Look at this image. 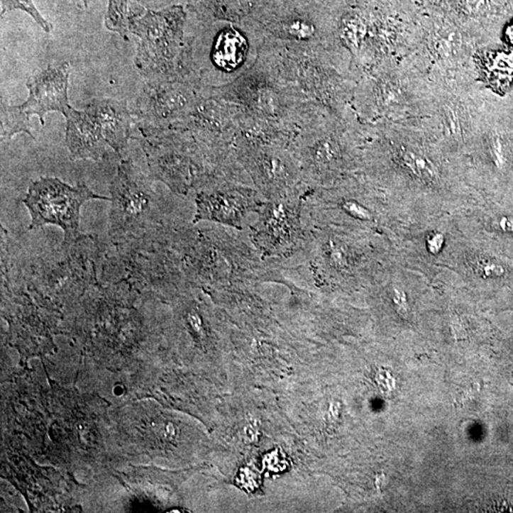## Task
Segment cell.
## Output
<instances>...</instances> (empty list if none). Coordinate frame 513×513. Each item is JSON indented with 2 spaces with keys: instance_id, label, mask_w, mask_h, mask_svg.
Here are the masks:
<instances>
[{
  "instance_id": "1",
  "label": "cell",
  "mask_w": 513,
  "mask_h": 513,
  "mask_svg": "<svg viewBox=\"0 0 513 513\" xmlns=\"http://www.w3.org/2000/svg\"><path fill=\"white\" fill-rule=\"evenodd\" d=\"M183 8L148 10L141 18H131L128 31L140 41L136 66L148 82L173 81L177 77L184 46Z\"/></svg>"
},
{
  "instance_id": "2",
  "label": "cell",
  "mask_w": 513,
  "mask_h": 513,
  "mask_svg": "<svg viewBox=\"0 0 513 513\" xmlns=\"http://www.w3.org/2000/svg\"><path fill=\"white\" fill-rule=\"evenodd\" d=\"M91 200L111 197L96 194L85 184L72 187L58 178L42 177L31 184L22 202L29 210L30 231L53 224L62 229L64 245L72 246L81 237V207Z\"/></svg>"
},
{
  "instance_id": "3",
  "label": "cell",
  "mask_w": 513,
  "mask_h": 513,
  "mask_svg": "<svg viewBox=\"0 0 513 513\" xmlns=\"http://www.w3.org/2000/svg\"><path fill=\"white\" fill-rule=\"evenodd\" d=\"M109 192V235L114 239L144 233L156 223L158 206L153 183L131 161L120 162Z\"/></svg>"
},
{
  "instance_id": "4",
  "label": "cell",
  "mask_w": 513,
  "mask_h": 513,
  "mask_svg": "<svg viewBox=\"0 0 513 513\" xmlns=\"http://www.w3.org/2000/svg\"><path fill=\"white\" fill-rule=\"evenodd\" d=\"M196 103L194 95L181 83L148 82L137 101L134 114L140 136L168 130L175 120L192 114Z\"/></svg>"
},
{
  "instance_id": "5",
  "label": "cell",
  "mask_w": 513,
  "mask_h": 513,
  "mask_svg": "<svg viewBox=\"0 0 513 513\" xmlns=\"http://www.w3.org/2000/svg\"><path fill=\"white\" fill-rule=\"evenodd\" d=\"M151 175L170 189L187 194L200 182L201 167L187 154L184 145L168 131L140 137Z\"/></svg>"
},
{
  "instance_id": "6",
  "label": "cell",
  "mask_w": 513,
  "mask_h": 513,
  "mask_svg": "<svg viewBox=\"0 0 513 513\" xmlns=\"http://www.w3.org/2000/svg\"><path fill=\"white\" fill-rule=\"evenodd\" d=\"M69 77L70 65L65 63L49 66L28 78L29 97L21 105L28 116H38L42 126L45 124V116L49 112H60L65 117L68 116L72 108L68 99Z\"/></svg>"
},
{
  "instance_id": "7",
  "label": "cell",
  "mask_w": 513,
  "mask_h": 513,
  "mask_svg": "<svg viewBox=\"0 0 513 513\" xmlns=\"http://www.w3.org/2000/svg\"><path fill=\"white\" fill-rule=\"evenodd\" d=\"M194 223L201 221H217L239 226L249 210L257 209L248 192L224 189H204L196 194Z\"/></svg>"
},
{
  "instance_id": "8",
  "label": "cell",
  "mask_w": 513,
  "mask_h": 513,
  "mask_svg": "<svg viewBox=\"0 0 513 513\" xmlns=\"http://www.w3.org/2000/svg\"><path fill=\"white\" fill-rule=\"evenodd\" d=\"M85 109L99 123L106 144L116 153L124 150L128 140L133 138L136 120L128 108L127 101L94 99L87 104Z\"/></svg>"
},
{
  "instance_id": "9",
  "label": "cell",
  "mask_w": 513,
  "mask_h": 513,
  "mask_svg": "<svg viewBox=\"0 0 513 513\" xmlns=\"http://www.w3.org/2000/svg\"><path fill=\"white\" fill-rule=\"evenodd\" d=\"M298 219L289 203H274L266 207L257 227L256 241L266 250L276 252L292 246Z\"/></svg>"
},
{
  "instance_id": "10",
  "label": "cell",
  "mask_w": 513,
  "mask_h": 513,
  "mask_svg": "<svg viewBox=\"0 0 513 513\" xmlns=\"http://www.w3.org/2000/svg\"><path fill=\"white\" fill-rule=\"evenodd\" d=\"M66 145L72 160H101L105 158L108 148L98 139L88 112L70 109L66 116Z\"/></svg>"
},
{
  "instance_id": "11",
  "label": "cell",
  "mask_w": 513,
  "mask_h": 513,
  "mask_svg": "<svg viewBox=\"0 0 513 513\" xmlns=\"http://www.w3.org/2000/svg\"><path fill=\"white\" fill-rule=\"evenodd\" d=\"M248 53L246 38L235 30H224L213 47V61L219 68L231 72L237 69L245 60Z\"/></svg>"
},
{
  "instance_id": "12",
  "label": "cell",
  "mask_w": 513,
  "mask_h": 513,
  "mask_svg": "<svg viewBox=\"0 0 513 513\" xmlns=\"http://www.w3.org/2000/svg\"><path fill=\"white\" fill-rule=\"evenodd\" d=\"M255 172L265 189L274 194L277 190L288 186L289 168L287 167V162L282 161L279 157L272 156L271 154L260 155L256 161Z\"/></svg>"
},
{
  "instance_id": "13",
  "label": "cell",
  "mask_w": 513,
  "mask_h": 513,
  "mask_svg": "<svg viewBox=\"0 0 513 513\" xmlns=\"http://www.w3.org/2000/svg\"><path fill=\"white\" fill-rule=\"evenodd\" d=\"M397 155L403 167L419 180L427 183L438 180L439 172L436 164L422 151L402 145L398 148Z\"/></svg>"
},
{
  "instance_id": "14",
  "label": "cell",
  "mask_w": 513,
  "mask_h": 513,
  "mask_svg": "<svg viewBox=\"0 0 513 513\" xmlns=\"http://www.w3.org/2000/svg\"><path fill=\"white\" fill-rule=\"evenodd\" d=\"M30 116L22 106H8L1 102V141L8 142L16 133H25L35 138L31 131Z\"/></svg>"
},
{
  "instance_id": "15",
  "label": "cell",
  "mask_w": 513,
  "mask_h": 513,
  "mask_svg": "<svg viewBox=\"0 0 513 513\" xmlns=\"http://www.w3.org/2000/svg\"><path fill=\"white\" fill-rule=\"evenodd\" d=\"M490 78L493 86H498L504 92H509L513 83V52L495 53L489 62Z\"/></svg>"
},
{
  "instance_id": "16",
  "label": "cell",
  "mask_w": 513,
  "mask_h": 513,
  "mask_svg": "<svg viewBox=\"0 0 513 513\" xmlns=\"http://www.w3.org/2000/svg\"><path fill=\"white\" fill-rule=\"evenodd\" d=\"M16 9L29 13L45 32L50 33V31H52V25L38 12L35 4H33V0H1V16H4L5 13Z\"/></svg>"
},
{
  "instance_id": "17",
  "label": "cell",
  "mask_w": 513,
  "mask_h": 513,
  "mask_svg": "<svg viewBox=\"0 0 513 513\" xmlns=\"http://www.w3.org/2000/svg\"><path fill=\"white\" fill-rule=\"evenodd\" d=\"M336 155L335 145L331 140H321L312 148H310V162L316 165H326L332 162Z\"/></svg>"
},
{
  "instance_id": "18",
  "label": "cell",
  "mask_w": 513,
  "mask_h": 513,
  "mask_svg": "<svg viewBox=\"0 0 513 513\" xmlns=\"http://www.w3.org/2000/svg\"><path fill=\"white\" fill-rule=\"evenodd\" d=\"M344 209H346L350 214L354 216V217L363 219V220H369V219L371 218V214H370L368 210L360 206V204L357 203L348 202V203L344 204Z\"/></svg>"
},
{
  "instance_id": "19",
  "label": "cell",
  "mask_w": 513,
  "mask_h": 513,
  "mask_svg": "<svg viewBox=\"0 0 513 513\" xmlns=\"http://www.w3.org/2000/svg\"><path fill=\"white\" fill-rule=\"evenodd\" d=\"M482 273L487 277H502L504 274V268L495 263H486L482 265Z\"/></svg>"
},
{
  "instance_id": "20",
  "label": "cell",
  "mask_w": 513,
  "mask_h": 513,
  "mask_svg": "<svg viewBox=\"0 0 513 513\" xmlns=\"http://www.w3.org/2000/svg\"><path fill=\"white\" fill-rule=\"evenodd\" d=\"M443 243H444V237L441 233L431 235L427 243L429 251L433 254L438 253L442 249Z\"/></svg>"
},
{
  "instance_id": "21",
  "label": "cell",
  "mask_w": 513,
  "mask_h": 513,
  "mask_svg": "<svg viewBox=\"0 0 513 513\" xmlns=\"http://www.w3.org/2000/svg\"><path fill=\"white\" fill-rule=\"evenodd\" d=\"M497 227L504 232H513V218L503 217L498 221Z\"/></svg>"
},
{
  "instance_id": "22",
  "label": "cell",
  "mask_w": 513,
  "mask_h": 513,
  "mask_svg": "<svg viewBox=\"0 0 513 513\" xmlns=\"http://www.w3.org/2000/svg\"><path fill=\"white\" fill-rule=\"evenodd\" d=\"M504 40L509 47L513 48V18L507 24L504 30Z\"/></svg>"
}]
</instances>
